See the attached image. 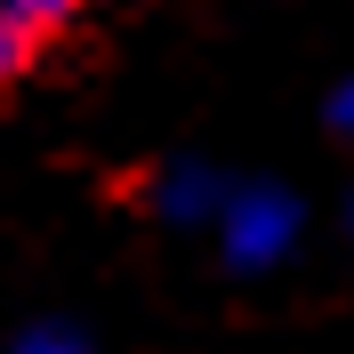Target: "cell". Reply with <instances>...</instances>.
I'll return each mask as SVG.
<instances>
[{
	"instance_id": "cell-2",
	"label": "cell",
	"mask_w": 354,
	"mask_h": 354,
	"mask_svg": "<svg viewBox=\"0 0 354 354\" xmlns=\"http://www.w3.org/2000/svg\"><path fill=\"white\" fill-rule=\"evenodd\" d=\"M225 185L209 161H169V169L153 177V209L161 218H177V225H218V209H225Z\"/></svg>"
},
{
	"instance_id": "cell-3",
	"label": "cell",
	"mask_w": 354,
	"mask_h": 354,
	"mask_svg": "<svg viewBox=\"0 0 354 354\" xmlns=\"http://www.w3.org/2000/svg\"><path fill=\"white\" fill-rule=\"evenodd\" d=\"M8 354H97V346H88V338L73 330V322H32V330H24Z\"/></svg>"
},
{
	"instance_id": "cell-6",
	"label": "cell",
	"mask_w": 354,
	"mask_h": 354,
	"mask_svg": "<svg viewBox=\"0 0 354 354\" xmlns=\"http://www.w3.org/2000/svg\"><path fill=\"white\" fill-rule=\"evenodd\" d=\"M330 129H338V137H354V81L330 97Z\"/></svg>"
},
{
	"instance_id": "cell-5",
	"label": "cell",
	"mask_w": 354,
	"mask_h": 354,
	"mask_svg": "<svg viewBox=\"0 0 354 354\" xmlns=\"http://www.w3.org/2000/svg\"><path fill=\"white\" fill-rule=\"evenodd\" d=\"M0 8H17L24 24H57V17H73L81 0H0Z\"/></svg>"
},
{
	"instance_id": "cell-4",
	"label": "cell",
	"mask_w": 354,
	"mask_h": 354,
	"mask_svg": "<svg viewBox=\"0 0 354 354\" xmlns=\"http://www.w3.org/2000/svg\"><path fill=\"white\" fill-rule=\"evenodd\" d=\"M32 32H41V24H24L17 8H0V81H17V73H24V57H32Z\"/></svg>"
},
{
	"instance_id": "cell-1",
	"label": "cell",
	"mask_w": 354,
	"mask_h": 354,
	"mask_svg": "<svg viewBox=\"0 0 354 354\" xmlns=\"http://www.w3.org/2000/svg\"><path fill=\"white\" fill-rule=\"evenodd\" d=\"M218 250L225 266H242V274H266V266H282L298 250V201L282 185H234L218 209Z\"/></svg>"
},
{
	"instance_id": "cell-7",
	"label": "cell",
	"mask_w": 354,
	"mask_h": 354,
	"mask_svg": "<svg viewBox=\"0 0 354 354\" xmlns=\"http://www.w3.org/2000/svg\"><path fill=\"white\" fill-rule=\"evenodd\" d=\"M346 234H354V201H346Z\"/></svg>"
}]
</instances>
